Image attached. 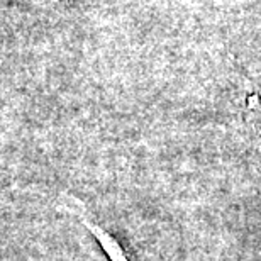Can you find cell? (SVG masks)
Segmentation results:
<instances>
[{
  "label": "cell",
  "mask_w": 261,
  "mask_h": 261,
  "mask_svg": "<svg viewBox=\"0 0 261 261\" xmlns=\"http://www.w3.org/2000/svg\"><path fill=\"white\" fill-rule=\"evenodd\" d=\"M61 207H63V211L70 212L80 219V222L92 232V236L97 239V243L100 244L102 251L107 254V258L111 261H134L130 258V254L126 251V248L117 241V238H114L106 227L97 222H93V219L90 216H87V211L83 208V205L76 200V198H70L68 203L63 202Z\"/></svg>",
  "instance_id": "cell-1"
}]
</instances>
